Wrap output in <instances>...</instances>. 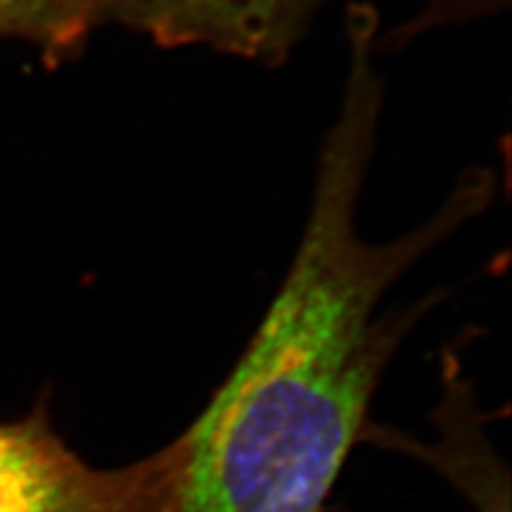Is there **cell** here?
I'll return each mask as SVG.
<instances>
[{
    "mask_svg": "<svg viewBox=\"0 0 512 512\" xmlns=\"http://www.w3.org/2000/svg\"><path fill=\"white\" fill-rule=\"evenodd\" d=\"M350 37L342 114L327 135L306 231L278 295L231 374L178 438L171 512H320L357 444L406 320L380 316L389 288L483 210L485 175L387 244L359 235L357 201L374 146V35Z\"/></svg>",
    "mask_w": 512,
    "mask_h": 512,
    "instance_id": "obj_1",
    "label": "cell"
},
{
    "mask_svg": "<svg viewBox=\"0 0 512 512\" xmlns=\"http://www.w3.org/2000/svg\"><path fill=\"white\" fill-rule=\"evenodd\" d=\"M180 470L178 438L146 459L96 468L45 408L0 423V512H171Z\"/></svg>",
    "mask_w": 512,
    "mask_h": 512,
    "instance_id": "obj_2",
    "label": "cell"
},
{
    "mask_svg": "<svg viewBox=\"0 0 512 512\" xmlns=\"http://www.w3.org/2000/svg\"><path fill=\"white\" fill-rule=\"evenodd\" d=\"M325 0H101L103 18L163 47L205 45L267 64L280 62Z\"/></svg>",
    "mask_w": 512,
    "mask_h": 512,
    "instance_id": "obj_3",
    "label": "cell"
},
{
    "mask_svg": "<svg viewBox=\"0 0 512 512\" xmlns=\"http://www.w3.org/2000/svg\"><path fill=\"white\" fill-rule=\"evenodd\" d=\"M103 20L101 0H0V37L37 45L47 64L77 52Z\"/></svg>",
    "mask_w": 512,
    "mask_h": 512,
    "instance_id": "obj_4",
    "label": "cell"
}]
</instances>
